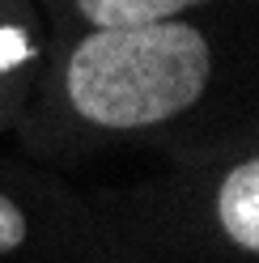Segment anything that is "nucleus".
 Wrapping results in <instances>:
<instances>
[{"label": "nucleus", "instance_id": "1", "mask_svg": "<svg viewBox=\"0 0 259 263\" xmlns=\"http://www.w3.org/2000/svg\"><path fill=\"white\" fill-rule=\"evenodd\" d=\"M208 81V43L183 22L94 30L68 60V98L89 123L144 127L187 110Z\"/></svg>", "mask_w": 259, "mask_h": 263}, {"label": "nucleus", "instance_id": "2", "mask_svg": "<svg viewBox=\"0 0 259 263\" xmlns=\"http://www.w3.org/2000/svg\"><path fill=\"white\" fill-rule=\"evenodd\" d=\"M217 217L221 229L242 251H259V161L255 157H247L242 166L225 174L217 195Z\"/></svg>", "mask_w": 259, "mask_h": 263}, {"label": "nucleus", "instance_id": "3", "mask_svg": "<svg viewBox=\"0 0 259 263\" xmlns=\"http://www.w3.org/2000/svg\"><path fill=\"white\" fill-rule=\"evenodd\" d=\"M204 0H77V9L85 17L106 30V26H140V22H166L174 13H183Z\"/></svg>", "mask_w": 259, "mask_h": 263}, {"label": "nucleus", "instance_id": "4", "mask_svg": "<svg viewBox=\"0 0 259 263\" xmlns=\"http://www.w3.org/2000/svg\"><path fill=\"white\" fill-rule=\"evenodd\" d=\"M26 242V217L22 208L9 200V195H0V255L5 251H17Z\"/></svg>", "mask_w": 259, "mask_h": 263}]
</instances>
